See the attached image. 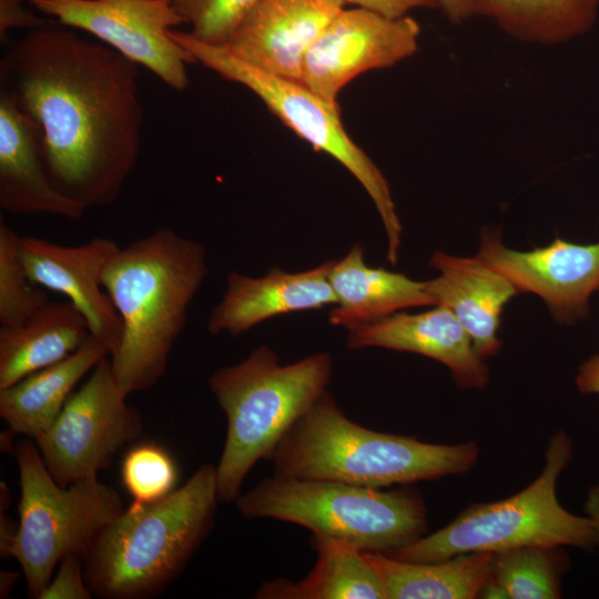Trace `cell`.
<instances>
[{
    "mask_svg": "<svg viewBox=\"0 0 599 599\" xmlns=\"http://www.w3.org/2000/svg\"><path fill=\"white\" fill-rule=\"evenodd\" d=\"M7 44L1 87L35 123L52 184L88 210L114 203L141 153L140 65L55 20Z\"/></svg>",
    "mask_w": 599,
    "mask_h": 599,
    "instance_id": "1",
    "label": "cell"
},
{
    "mask_svg": "<svg viewBox=\"0 0 599 599\" xmlns=\"http://www.w3.org/2000/svg\"><path fill=\"white\" fill-rule=\"evenodd\" d=\"M207 274L203 245L166 226L120 247L108 265L102 284L122 325L110 362L128 395L151 388L165 374Z\"/></svg>",
    "mask_w": 599,
    "mask_h": 599,
    "instance_id": "2",
    "label": "cell"
},
{
    "mask_svg": "<svg viewBox=\"0 0 599 599\" xmlns=\"http://www.w3.org/2000/svg\"><path fill=\"white\" fill-rule=\"evenodd\" d=\"M478 457L475 441L432 444L366 428L349 419L326 390L266 460L276 476L382 489L463 475Z\"/></svg>",
    "mask_w": 599,
    "mask_h": 599,
    "instance_id": "3",
    "label": "cell"
},
{
    "mask_svg": "<svg viewBox=\"0 0 599 599\" xmlns=\"http://www.w3.org/2000/svg\"><path fill=\"white\" fill-rule=\"evenodd\" d=\"M216 470L201 465L179 488L149 504H131L83 558L93 596L145 599L173 582L209 536L217 504Z\"/></svg>",
    "mask_w": 599,
    "mask_h": 599,
    "instance_id": "4",
    "label": "cell"
},
{
    "mask_svg": "<svg viewBox=\"0 0 599 599\" xmlns=\"http://www.w3.org/2000/svg\"><path fill=\"white\" fill-rule=\"evenodd\" d=\"M333 372L328 353L281 364L266 345L242 362L216 369L209 387L226 417L224 447L216 470L220 502L241 495L242 485L261 459L326 392Z\"/></svg>",
    "mask_w": 599,
    "mask_h": 599,
    "instance_id": "5",
    "label": "cell"
},
{
    "mask_svg": "<svg viewBox=\"0 0 599 599\" xmlns=\"http://www.w3.org/2000/svg\"><path fill=\"white\" fill-rule=\"evenodd\" d=\"M242 517L302 526L355 545L366 552L393 555L427 532V507L410 485L370 488L333 480L264 478L235 499Z\"/></svg>",
    "mask_w": 599,
    "mask_h": 599,
    "instance_id": "6",
    "label": "cell"
},
{
    "mask_svg": "<svg viewBox=\"0 0 599 599\" xmlns=\"http://www.w3.org/2000/svg\"><path fill=\"white\" fill-rule=\"evenodd\" d=\"M572 457L569 436L559 430L549 440L538 477L519 493L473 504L439 530L424 535L390 557L430 562L468 552H497L524 546L597 547L587 516L575 515L559 502L556 486Z\"/></svg>",
    "mask_w": 599,
    "mask_h": 599,
    "instance_id": "7",
    "label": "cell"
},
{
    "mask_svg": "<svg viewBox=\"0 0 599 599\" xmlns=\"http://www.w3.org/2000/svg\"><path fill=\"white\" fill-rule=\"evenodd\" d=\"M13 454L20 476L18 532L11 557L22 568L30 597H40L68 555L85 557L101 531L123 510L115 489L90 478L62 487L28 437Z\"/></svg>",
    "mask_w": 599,
    "mask_h": 599,
    "instance_id": "8",
    "label": "cell"
},
{
    "mask_svg": "<svg viewBox=\"0 0 599 599\" xmlns=\"http://www.w3.org/2000/svg\"><path fill=\"white\" fill-rule=\"evenodd\" d=\"M196 63L238 83L266 105L298 138L314 150L341 163L372 199L385 227L387 260L395 265L400 246L402 225L396 213L389 184L368 154L346 132L338 104H332L302 83L260 70L230 53L222 45L196 40L190 32H170Z\"/></svg>",
    "mask_w": 599,
    "mask_h": 599,
    "instance_id": "9",
    "label": "cell"
},
{
    "mask_svg": "<svg viewBox=\"0 0 599 599\" xmlns=\"http://www.w3.org/2000/svg\"><path fill=\"white\" fill-rule=\"evenodd\" d=\"M126 397L105 357L71 394L53 424L34 439L58 485L98 478L124 445L140 437L141 416Z\"/></svg>",
    "mask_w": 599,
    "mask_h": 599,
    "instance_id": "10",
    "label": "cell"
},
{
    "mask_svg": "<svg viewBox=\"0 0 599 599\" xmlns=\"http://www.w3.org/2000/svg\"><path fill=\"white\" fill-rule=\"evenodd\" d=\"M40 12L99 39L175 91L189 87L193 55L170 35L184 22L170 0H29Z\"/></svg>",
    "mask_w": 599,
    "mask_h": 599,
    "instance_id": "11",
    "label": "cell"
},
{
    "mask_svg": "<svg viewBox=\"0 0 599 599\" xmlns=\"http://www.w3.org/2000/svg\"><path fill=\"white\" fill-rule=\"evenodd\" d=\"M420 27L410 16L387 18L361 8L341 10L308 50L300 83L337 104L359 74L390 68L418 50Z\"/></svg>",
    "mask_w": 599,
    "mask_h": 599,
    "instance_id": "12",
    "label": "cell"
},
{
    "mask_svg": "<svg viewBox=\"0 0 599 599\" xmlns=\"http://www.w3.org/2000/svg\"><path fill=\"white\" fill-rule=\"evenodd\" d=\"M499 230L485 231L478 256L519 292L538 295L558 322L572 324L588 314L599 290V242L576 244L555 238L531 251L505 246Z\"/></svg>",
    "mask_w": 599,
    "mask_h": 599,
    "instance_id": "13",
    "label": "cell"
},
{
    "mask_svg": "<svg viewBox=\"0 0 599 599\" xmlns=\"http://www.w3.org/2000/svg\"><path fill=\"white\" fill-rule=\"evenodd\" d=\"M119 250L105 237L70 246L20 236V253L31 281L67 296L87 319L90 333L108 348L109 357L119 347L122 325L102 281Z\"/></svg>",
    "mask_w": 599,
    "mask_h": 599,
    "instance_id": "14",
    "label": "cell"
},
{
    "mask_svg": "<svg viewBox=\"0 0 599 599\" xmlns=\"http://www.w3.org/2000/svg\"><path fill=\"white\" fill-rule=\"evenodd\" d=\"M343 0H257L222 45L265 72L300 82L305 57Z\"/></svg>",
    "mask_w": 599,
    "mask_h": 599,
    "instance_id": "15",
    "label": "cell"
},
{
    "mask_svg": "<svg viewBox=\"0 0 599 599\" xmlns=\"http://www.w3.org/2000/svg\"><path fill=\"white\" fill-rule=\"evenodd\" d=\"M346 347H382L429 357L444 364L463 389H481L490 378L469 334L441 305L415 314L396 312L349 328Z\"/></svg>",
    "mask_w": 599,
    "mask_h": 599,
    "instance_id": "16",
    "label": "cell"
},
{
    "mask_svg": "<svg viewBox=\"0 0 599 599\" xmlns=\"http://www.w3.org/2000/svg\"><path fill=\"white\" fill-rule=\"evenodd\" d=\"M0 206L13 214L80 220L88 209L51 182L35 123L9 90L0 91Z\"/></svg>",
    "mask_w": 599,
    "mask_h": 599,
    "instance_id": "17",
    "label": "cell"
},
{
    "mask_svg": "<svg viewBox=\"0 0 599 599\" xmlns=\"http://www.w3.org/2000/svg\"><path fill=\"white\" fill-rule=\"evenodd\" d=\"M331 264L326 261L294 273L273 267L262 277L230 273L223 297L209 315L207 332L237 336L278 315L335 304L328 278Z\"/></svg>",
    "mask_w": 599,
    "mask_h": 599,
    "instance_id": "18",
    "label": "cell"
},
{
    "mask_svg": "<svg viewBox=\"0 0 599 599\" xmlns=\"http://www.w3.org/2000/svg\"><path fill=\"white\" fill-rule=\"evenodd\" d=\"M429 264L439 272L426 281L434 306H445L455 314L481 358L498 354L500 316L518 293L516 287L478 255L463 257L435 252Z\"/></svg>",
    "mask_w": 599,
    "mask_h": 599,
    "instance_id": "19",
    "label": "cell"
},
{
    "mask_svg": "<svg viewBox=\"0 0 599 599\" xmlns=\"http://www.w3.org/2000/svg\"><path fill=\"white\" fill-rule=\"evenodd\" d=\"M328 278L336 296L328 313L333 326L349 329L404 308L434 306L426 281L368 266L361 244H354L341 260L332 261Z\"/></svg>",
    "mask_w": 599,
    "mask_h": 599,
    "instance_id": "20",
    "label": "cell"
},
{
    "mask_svg": "<svg viewBox=\"0 0 599 599\" xmlns=\"http://www.w3.org/2000/svg\"><path fill=\"white\" fill-rule=\"evenodd\" d=\"M108 356L90 334L69 357L0 389V416L8 429L35 439L57 419L78 382Z\"/></svg>",
    "mask_w": 599,
    "mask_h": 599,
    "instance_id": "21",
    "label": "cell"
},
{
    "mask_svg": "<svg viewBox=\"0 0 599 599\" xmlns=\"http://www.w3.org/2000/svg\"><path fill=\"white\" fill-rule=\"evenodd\" d=\"M90 334L69 301L49 302L26 322L0 327V389L69 357Z\"/></svg>",
    "mask_w": 599,
    "mask_h": 599,
    "instance_id": "22",
    "label": "cell"
},
{
    "mask_svg": "<svg viewBox=\"0 0 599 599\" xmlns=\"http://www.w3.org/2000/svg\"><path fill=\"white\" fill-rule=\"evenodd\" d=\"M316 554L312 570L301 580L284 577L263 582L257 599H385L380 579L365 552L336 538L312 535Z\"/></svg>",
    "mask_w": 599,
    "mask_h": 599,
    "instance_id": "23",
    "label": "cell"
},
{
    "mask_svg": "<svg viewBox=\"0 0 599 599\" xmlns=\"http://www.w3.org/2000/svg\"><path fill=\"white\" fill-rule=\"evenodd\" d=\"M385 599H475L491 573L493 552H468L430 562H412L366 552Z\"/></svg>",
    "mask_w": 599,
    "mask_h": 599,
    "instance_id": "24",
    "label": "cell"
},
{
    "mask_svg": "<svg viewBox=\"0 0 599 599\" xmlns=\"http://www.w3.org/2000/svg\"><path fill=\"white\" fill-rule=\"evenodd\" d=\"M475 16L493 20L510 38L557 45L589 32L599 0H473Z\"/></svg>",
    "mask_w": 599,
    "mask_h": 599,
    "instance_id": "25",
    "label": "cell"
},
{
    "mask_svg": "<svg viewBox=\"0 0 599 599\" xmlns=\"http://www.w3.org/2000/svg\"><path fill=\"white\" fill-rule=\"evenodd\" d=\"M569 562L562 546H524L493 552L490 578L480 598H560Z\"/></svg>",
    "mask_w": 599,
    "mask_h": 599,
    "instance_id": "26",
    "label": "cell"
},
{
    "mask_svg": "<svg viewBox=\"0 0 599 599\" xmlns=\"http://www.w3.org/2000/svg\"><path fill=\"white\" fill-rule=\"evenodd\" d=\"M50 302L34 284L20 253V236L0 219V327L19 325Z\"/></svg>",
    "mask_w": 599,
    "mask_h": 599,
    "instance_id": "27",
    "label": "cell"
},
{
    "mask_svg": "<svg viewBox=\"0 0 599 599\" xmlns=\"http://www.w3.org/2000/svg\"><path fill=\"white\" fill-rule=\"evenodd\" d=\"M121 478L133 504L143 505L156 501L175 489L177 468L162 446L142 443L124 456Z\"/></svg>",
    "mask_w": 599,
    "mask_h": 599,
    "instance_id": "28",
    "label": "cell"
},
{
    "mask_svg": "<svg viewBox=\"0 0 599 599\" xmlns=\"http://www.w3.org/2000/svg\"><path fill=\"white\" fill-rule=\"evenodd\" d=\"M199 41L224 45L257 0H170Z\"/></svg>",
    "mask_w": 599,
    "mask_h": 599,
    "instance_id": "29",
    "label": "cell"
},
{
    "mask_svg": "<svg viewBox=\"0 0 599 599\" xmlns=\"http://www.w3.org/2000/svg\"><path fill=\"white\" fill-rule=\"evenodd\" d=\"M92 591L84 578L83 557L68 555L59 564L55 577L51 578L39 599H91Z\"/></svg>",
    "mask_w": 599,
    "mask_h": 599,
    "instance_id": "30",
    "label": "cell"
},
{
    "mask_svg": "<svg viewBox=\"0 0 599 599\" xmlns=\"http://www.w3.org/2000/svg\"><path fill=\"white\" fill-rule=\"evenodd\" d=\"M26 0H0V40L9 43L8 32L12 28L37 29L49 20L30 13L24 8Z\"/></svg>",
    "mask_w": 599,
    "mask_h": 599,
    "instance_id": "31",
    "label": "cell"
},
{
    "mask_svg": "<svg viewBox=\"0 0 599 599\" xmlns=\"http://www.w3.org/2000/svg\"><path fill=\"white\" fill-rule=\"evenodd\" d=\"M345 4L368 10L387 18H402L420 8H437V0H343Z\"/></svg>",
    "mask_w": 599,
    "mask_h": 599,
    "instance_id": "32",
    "label": "cell"
},
{
    "mask_svg": "<svg viewBox=\"0 0 599 599\" xmlns=\"http://www.w3.org/2000/svg\"><path fill=\"white\" fill-rule=\"evenodd\" d=\"M576 385L583 394H599V355L591 356L579 367Z\"/></svg>",
    "mask_w": 599,
    "mask_h": 599,
    "instance_id": "33",
    "label": "cell"
},
{
    "mask_svg": "<svg viewBox=\"0 0 599 599\" xmlns=\"http://www.w3.org/2000/svg\"><path fill=\"white\" fill-rule=\"evenodd\" d=\"M438 8L445 17L455 24H459L475 16L473 0H437Z\"/></svg>",
    "mask_w": 599,
    "mask_h": 599,
    "instance_id": "34",
    "label": "cell"
},
{
    "mask_svg": "<svg viewBox=\"0 0 599 599\" xmlns=\"http://www.w3.org/2000/svg\"><path fill=\"white\" fill-rule=\"evenodd\" d=\"M18 532V522H13L3 512L0 515V556L11 557V549Z\"/></svg>",
    "mask_w": 599,
    "mask_h": 599,
    "instance_id": "35",
    "label": "cell"
},
{
    "mask_svg": "<svg viewBox=\"0 0 599 599\" xmlns=\"http://www.w3.org/2000/svg\"><path fill=\"white\" fill-rule=\"evenodd\" d=\"M583 509L595 531L596 548L599 549V483L589 489Z\"/></svg>",
    "mask_w": 599,
    "mask_h": 599,
    "instance_id": "36",
    "label": "cell"
},
{
    "mask_svg": "<svg viewBox=\"0 0 599 599\" xmlns=\"http://www.w3.org/2000/svg\"><path fill=\"white\" fill-rule=\"evenodd\" d=\"M18 578V572L9 570L0 571V598H7L10 595L11 589L14 587Z\"/></svg>",
    "mask_w": 599,
    "mask_h": 599,
    "instance_id": "37",
    "label": "cell"
},
{
    "mask_svg": "<svg viewBox=\"0 0 599 599\" xmlns=\"http://www.w3.org/2000/svg\"><path fill=\"white\" fill-rule=\"evenodd\" d=\"M0 491H1L0 506H1V512H3V509L6 510L8 508L9 500H10L8 486L3 481H1Z\"/></svg>",
    "mask_w": 599,
    "mask_h": 599,
    "instance_id": "38",
    "label": "cell"
}]
</instances>
